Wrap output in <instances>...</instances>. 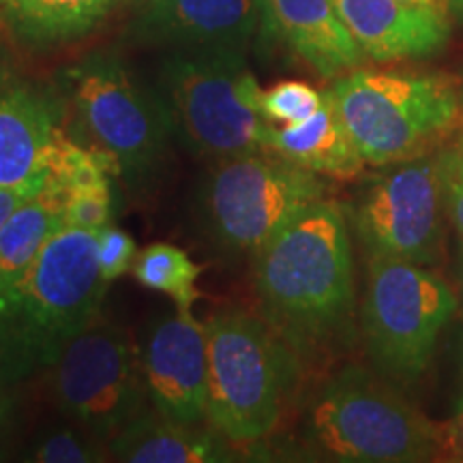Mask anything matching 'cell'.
<instances>
[{
	"label": "cell",
	"mask_w": 463,
	"mask_h": 463,
	"mask_svg": "<svg viewBox=\"0 0 463 463\" xmlns=\"http://www.w3.org/2000/svg\"><path fill=\"white\" fill-rule=\"evenodd\" d=\"M54 397L73 425L108 439L144 412L140 347L112 324L92 322L54 367Z\"/></svg>",
	"instance_id": "10"
},
{
	"label": "cell",
	"mask_w": 463,
	"mask_h": 463,
	"mask_svg": "<svg viewBox=\"0 0 463 463\" xmlns=\"http://www.w3.org/2000/svg\"><path fill=\"white\" fill-rule=\"evenodd\" d=\"M352 208V223L369 256L436 264L444 247L442 178L438 157L384 165Z\"/></svg>",
	"instance_id": "11"
},
{
	"label": "cell",
	"mask_w": 463,
	"mask_h": 463,
	"mask_svg": "<svg viewBox=\"0 0 463 463\" xmlns=\"http://www.w3.org/2000/svg\"><path fill=\"white\" fill-rule=\"evenodd\" d=\"M106 439L82 427H58L45 433L34 447L31 461L39 463H95L106 461Z\"/></svg>",
	"instance_id": "22"
},
{
	"label": "cell",
	"mask_w": 463,
	"mask_h": 463,
	"mask_svg": "<svg viewBox=\"0 0 463 463\" xmlns=\"http://www.w3.org/2000/svg\"><path fill=\"white\" fill-rule=\"evenodd\" d=\"M455 311V292L436 270L369 256L361 331L382 378L397 386L416 384L431 367L439 335Z\"/></svg>",
	"instance_id": "8"
},
{
	"label": "cell",
	"mask_w": 463,
	"mask_h": 463,
	"mask_svg": "<svg viewBox=\"0 0 463 463\" xmlns=\"http://www.w3.org/2000/svg\"><path fill=\"white\" fill-rule=\"evenodd\" d=\"M363 54L375 62L430 58L450 42L453 22L405 0H333Z\"/></svg>",
	"instance_id": "14"
},
{
	"label": "cell",
	"mask_w": 463,
	"mask_h": 463,
	"mask_svg": "<svg viewBox=\"0 0 463 463\" xmlns=\"http://www.w3.org/2000/svg\"><path fill=\"white\" fill-rule=\"evenodd\" d=\"M266 150L289 164L339 181L356 178L364 167V159L341 120L331 89L324 90L322 108L311 118L297 125L270 127Z\"/></svg>",
	"instance_id": "18"
},
{
	"label": "cell",
	"mask_w": 463,
	"mask_h": 463,
	"mask_svg": "<svg viewBox=\"0 0 463 463\" xmlns=\"http://www.w3.org/2000/svg\"><path fill=\"white\" fill-rule=\"evenodd\" d=\"M447 449L455 455V459L463 461V412L455 414L450 425H447Z\"/></svg>",
	"instance_id": "28"
},
{
	"label": "cell",
	"mask_w": 463,
	"mask_h": 463,
	"mask_svg": "<svg viewBox=\"0 0 463 463\" xmlns=\"http://www.w3.org/2000/svg\"><path fill=\"white\" fill-rule=\"evenodd\" d=\"M144 384L165 419L200 425L208 405L206 326L189 311H172L146 324L140 344Z\"/></svg>",
	"instance_id": "12"
},
{
	"label": "cell",
	"mask_w": 463,
	"mask_h": 463,
	"mask_svg": "<svg viewBox=\"0 0 463 463\" xmlns=\"http://www.w3.org/2000/svg\"><path fill=\"white\" fill-rule=\"evenodd\" d=\"M461 281H463V242H461ZM463 286V283H461Z\"/></svg>",
	"instance_id": "32"
},
{
	"label": "cell",
	"mask_w": 463,
	"mask_h": 463,
	"mask_svg": "<svg viewBox=\"0 0 463 463\" xmlns=\"http://www.w3.org/2000/svg\"><path fill=\"white\" fill-rule=\"evenodd\" d=\"M266 322L294 354L317 356L354 339V260L339 204L307 206L256 256Z\"/></svg>",
	"instance_id": "1"
},
{
	"label": "cell",
	"mask_w": 463,
	"mask_h": 463,
	"mask_svg": "<svg viewBox=\"0 0 463 463\" xmlns=\"http://www.w3.org/2000/svg\"><path fill=\"white\" fill-rule=\"evenodd\" d=\"M75 118L95 148L118 164L129 184L148 183L176 133L164 92L148 89L109 52H95L65 73Z\"/></svg>",
	"instance_id": "9"
},
{
	"label": "cell",
	"mask_w": 463,
	"mask_h": 463,
	"mask_svg": "<svg viewBox=\"0 0 463 463\" xmlns=\"http://www.w3.org/2000/svg\"><path fill=\"white\" fill-rule=\"evenodd\" d=\"M326 195L317 174L270 150L217 159L202 178L195 217L202 236L230 258H256L294 217Z\"/></svg>",
	"instance_id": "7"
},
{
	"label": "cell",
	"mask_w": 463,
	"mask_h": 463,
	"mask_svg": "<svg viewBox=\"0 0 463 463\" xmlns=\"http://www.w3.org/2000/svg\"><path fill=\"white\" fill-rule=\"evenodd\" d=\"M61 120L62 103L52 92L26 82L0 84V189L42 194Z\"/></svg>",
	"instance_id": "13"
},
{
	"label": "cell",
	"mask_w": 463,
	"mask_h": 463,
	"mask_svg": "<svg viewBox=\"0 0 463 463\" xmlns=\"http://www.w3.org/2000/svg\"><path fill=\"white\" fill-rule=\"evenodd\" d=\"M15 412V399L9 395V392L0 391V439H3L5 433H7L11 420H14Z\"/></svg>",
	"instance_id": "30"
},
{
	"label": "cell",
	"mask_w": 463,
	"mask_h": 463,
	"mask_svg": "<svg viewBox=\"0 0 463 463\" xmlns=\"http://www.w3.org/2000/svg\"><path fill=\"white\" fill-rule=\"evenodd\" d=\"M405 3L438 11L450 22H463V0H405Z\"/></svg>",
	"instance_id": "27"
},
{
	"label": "cell",
	"mask_w": 463,
	"mask_h": 463,
	"mask_svg": "<svg viewBox=\"0 0 463 463\" xmlns=\"http://www.w3.org/2000/svg\"><path fill=\"white\" fill-rule=\"evenodd\" d=\"M62 225L61 204L43 194L31 195L11 213L0 228V297L24 279L45 242Z\"/></svg>",
	"instance_id": "19"
},
{
	"label": "cell",
	"mask_w": 463,
	"mask_h": 463,
	"mask_svg": "<svg viewBox=\"0 0 463 463\" xmlns=\"http://www.w3.org/2000/svg\"><path fill=\"white\" fill-rule=\"evenodd\" d=\"M109 283L97 260V234L62 225L24 279L0 297V380L52 369L67 345L97 322Z\"/></svg>",
	"instance_id": "2"
},
{
	"label": "cell",
	"mask_w": 463,
	"mask_h": 463,
	"mask_svg": "<svg viewBox=\"0 0 463 463\" xmlns=\"http://www.w3.org/2000/svg\"><path fill=\"white\" fill-rule=\"evenodd\" d=\"M159 86L194 155L217 161L266 150L273 123L262 114L264 90L242 48L172 50Z\"/></svg>",
	"instance_id": "6"
},
{
	"label": "cell",
	"mask_w": 463,
	"mask_h": 463,
	"mask_svg": "<svg viewBox=\"0 0 463 463\" xmlns=\"http://www.w3.org/2000/svg\"><path fill=\"white\" fill-rule=\"evenodd\" d=\"M9 24L31 43H61L89 33L114 0H0Z\"/></svg>",
	"instance_id": "20"
},
{
	"label": "cell",
	"mask_w": 463,
	"mask_h": 463,
	"mask_svg": "<svg viewBox=\"0 0 463 463\" xmlns=\"http://www.w3.org/2000/svg\"><path fill=\"white\" fill-rule=\"evenodd\" d=\"M112 184L69 191L65 200H62V222H65L67 228L97 234L112 222Z\"/></svg>",
	"instance_id": "24"
},
{
	"label": "cell",
	"mask_w": 463,
	"mask_h": 463,
	"mask_svg": "<svg viewBox=\"0 0 463 463\" xmlns=\"http://www.w3.org/2000/svg\"><path fill=\"white\" fill-rule=\"evenodd\" d=\"M206 420L234 444L269 438L298 372V356L266 320L222 311L206 324Z\"/></svg>",
	"instance_id": "5"
},
{
	"label": "cell",
	"mask_w": 463,
	"mask_h": 463,
	"mask_svg": "<svg viewBox=\"0 0 463 463\" xmlns=\"http://www.w3.org/2000/svg\"><path fill=\"white\" fill-rule=\"evenodd\" d=\"M133 275L144 288L167 294L181 311H189L200 297L195 281L202 275V266L191 262L183 249L167 242H155L136 256Z\"/></svg>",
	"instance_id": "21"
},
{
	"label": "cell",
	"mask_w": 463,
	"mask_h": 463,
	"mask_svg": "<svg viewBox=\"0 0 463 463\" xmlns=\"http://www.w3.org/2000/svg\"><path fill=\"white\" fill-rule=\"evenodd\" d=\"M459 412H463V384L459 389V395H457V399H455V414H459Z\"/></svg>",
	"instance_id": "31"
},
{
	"label": "cell",
	"mask_w": 463,
	"mask_h": 463,
	"mask_svg": "<svg viewBox=\"0 0 463 463\" xmlns=\"http://www.w3.org/2000/svg\"><path fill=\"white\" fill-rule=\"evenodd\" d=\"M324 103V92L298 80H286L262 92V114L269 123L297 125L311 118Z\"/></svg>",
	"instance_id": "23"
},
{
	"label": "cell",
	"mask_w": 463,
	"mask_h": 463,
	"mask_svg": "<svg viewBox=\"0 0 463 463\" xmlns=\"http://www.w3.org/2000/svg\"><path fill=\"white\" fill-rule=\"evenodd\" d=\"M447 215L463 239V148H444L436 155Z\"/></svg>",
	"instance_id": "26"
},
{
	"label": "cell",
	"mask_w": 463,
	"mask_h": 463,
	"mask_svg": "<svg viewBox=\"0 0 463 463\" xmlns=\"http://www.w3.org/2000/svg\"><path fill=\"white\" fill-rule=\"evenodd\" d=\"M26 198H31V195L20 194V191L0 189V228H3L5 222L11 217V213H14Z\"/></svg>",
	"instance_id": "29"
},
{
	"label": "cell",
	"mask_w": 463,
	"mask_h": 463,
	"mask_svg": "<svg viewBox=\"0 0 463 463\" xmlns=\"http://www.w3.org/2000/svg\"><path fill=\"white\" fill-rule=\"evenodd\" d=\"M97 260H99L101 277L108 283H112L133 266L136 241L125 230L108 225V228L97 232Z\"/></svg>",
	"instance_id": "25"
},
{
	"label": "cell",
	"mask_w": 463,
	"mask_h": 463,
	"mask_svg": "<svg viewBox=\"0 0 463 463\" xmlns=\"http://www.w3.org/2000/svg\"><path fill=\"white\" fill-rule=\"evenodd\" d=\"M260 24V0H150L133 24L148 45L242 48Z\"/></svg>",
	"instance_id": "15"
},
{
	"label": "cell",
	"mask_w": 463,
	"mask_h": 463,
	"mask_svg": "<svg viewBox=\"0 0 463 463\" xmlns=\"http://www.w3.org/2000/svg\"><path fill=\"white\" fill-rule=\"evenodd\" d=\"M116 461L129 463H225L236 461L230 439L217 430L187 425L161 416L140 412L108 439Z\"/></svg>",
	"instance_id": "17"
},
{
	"label": "cell",
	"mask_w": 463,
	"mask_h": 463,
	"mask_svg": "<svg viewBox=\"0 0 463 463\" xmlns=\"http://www.w3.org/2000/svg\"><path fill=\"white\" fill-rule=\"evenodd\" d=\"M459 146H461V148H463V137H461V142H459Z\"/></svg>",
	"instance_id": "33"
},
{
	"label": "cell",
	"mask_w": 463,
	"mask_h": 463,
	"mask_svg": "<svg viewBox=\"0 0 463 463\" xmlns=\"http://www.w3.org/2000/svg\"><path fill=\"white\" fill-rule=\"evenodd\" d=\"M300 438L316 459L344 463L431 461L447 449V427L363 364H345L324 382Z\"/></svg>",
	"instance_id": "3"
},
{
	"label": "cell",
	"mask_w": 463,
	"mask_h": 463,
	"mask_svg": "<svg viewBox=\"0 0 463 463\" xmlns=\"http://www.w3.org/2000/svg\"><path fill=\"white\" fill-rule=\"evenodd\" d=\"M260 26L322 78H337L364 61L333 0H260Z\"/></svg>",
	"instance_id": "16"
},
{
	"label": "cell",
	"mask_w": 463,
	"mask_h": 463,
	"mask_svg": "<svg viewBox=\"0 0 463 463\" xmlns=\"http://www.w3.org/2000/svg\"><path fill=\"white\" fill-rule=\"evenodd\" d=\"M331 92L364 164L380 167L425 157L461 118L459 89L442 73L352 69Z\"/></svg>",
	"instance_id": "4"
}]
</instances>
